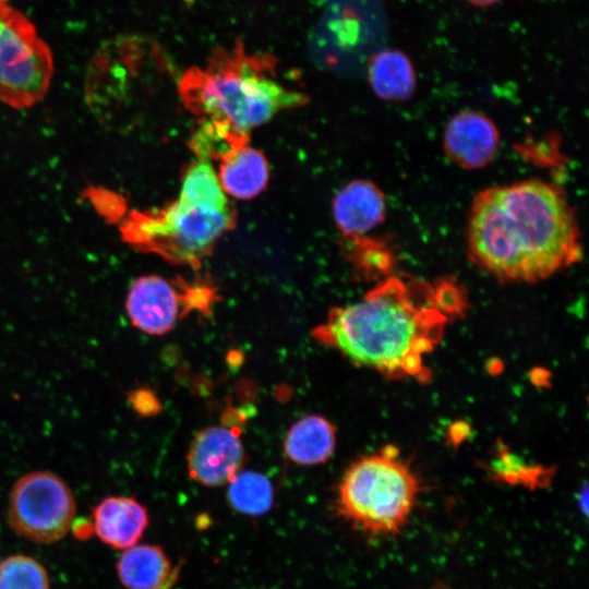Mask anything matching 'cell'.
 I'll use <instances>...</instances> for the list:
<instances>
[{"label":"cell","instance_id":"cell-1","mask_svg":"<svg viewBox=\"0 0 589 589\" xmlns=\"http://www.w3.org/2000/svg\"><path fill=\"white\" fill-rule=\"evenodd\" d=\"M470 260L501 281L536 283L579 261V229L554 185L524 180L474 197L467 229Z\"/></svg>","mask_w":589,"mask_h":589},{"label":"cell","instance_id":"cell-2","mask_svg":"<svg viewBox=\"0 0 589 589\" xmlns=\"http://www.w3.org/2000/svg\"><path fill=\"white\" fill-rule=\"evenodd\" d=\"M449 320L435 284L388 276L362 300L330 310L313 336L387 378L424 382L430 378L425 359Z\"/></svg>","mask_w":589,"mask_h":589},{"label":"cell","instance_id":"cell-3","mask_svg":"<svg viewBox=\"0 0 589 589\" xmlns=\"http://www.w3.org/2000/svg\"><path fill=\"white\" fill-rule=\"evenodd\" d=\"M179 94L193 113L225 120L245 134L308 100L283 82L274 57L248 52L241 41L215 49L204 67L190 68L180 80Z\"/></svg>","mask_w":589,"mask_h":589},{"label":"cell","instance_id":"cell-4","mask_svg":"<svg viewBox=\"0 0 589 589\" xmlns=\"http://www.w3.org/2000/svg\"><path fill=\"white\" fill-rule=\"evenodd\" d=\"M421 482L399 450L387 445L356 460L337 486L336 514L370 538L396 537L408 524Z\"/></svg>","mask_w":589,"mask_h":589},{"label":"cell","instance_id":"cell-5","mask_svg":"<svg viewBox=\"0 0 589 589\" xmlns=\"http://www.w3.org/2000/svg\"><path fill=\"white\" fill-rule=\"evenodd\" d=\"M119 220L121 237L132 248L197 268L216 241L233 228L236 213L177 200L160 209L131 211Z\"/></svg>","mask_w":589,"mask_h":589},{"label":"cell","instance_id":"cell-6","mask_svg":"<svg viewBox=\"0 0 589 589\" xmlns=\"http://www.w3.org/2000/svg\"><path fill=\"white\" fill-rule=\"evenodd\" d=\"M52 74V55L33 23L0 0V103L33 106L46 95Z\"/></svg>","mask_w":589,"mask_h":589},{"label":"cell","instance_id":"cell-7","mask_svg":"<svg viewBox=\"0 0 589 589\" xmlns=\"http://www.w3.org/2000/svg\"><path fill=\"white\" fill-rule=\"evenodd\" d=\"M76 504L69 485L49 471L21 477L9 496L8 521L21 537L49 544L71 529Z\"/></svg>","mask_w":589,"mask_h":589},{"label":"cell","instance_id":"cell-8","mask_svg":"<svg viewBox=\"0 0 589 589\" xmlns=\"http://www.w3.org/2000/svg\"><path fill=\"white\" fill-rule=\"evenodd\" d=\"M214 300L215 290L208 284L146 275L131 285L125 310L133 326L140 330L148 335H164L187 314L209 311Z\"/></svg>","mask_w":589,"mask_h":589},{"label":"cell","instance_id":"cell-9","mask_svg":"<svg viewBox=\"0 0 589 589\" xmlns=\"http://www.w3.org/2000/svg\"><path fill=\"white\" fill-rule=\"evenodd\" d=\"M243 460L240 430L215 425L200 431L188 453L190 477L205 486L229 483L239 472Z\"/></svg>","mask_w":589,"mask_h":589},{"label":"cell","instance_id":"cell-10","mask_svg":"<svg viewBox=\"0 0 589 589\" xmlns=\"http://www.w3.org/2000/svg\"><path fill=\"white\" fill-rule=\"evenodd\" d=\"M498 146V132L484 115L464 110L454 116L444 133L449 158L462 168L478 169L489 164Z\"/></svg>","mask_w":589,"mask_h":589},{"label":"cell","instance_id":"cell-11","mask_svg":"<svg viewBox=\"0 0 589 589\" xmlns=\"http://www.w3.org/2000/svg\"><path fill=\"white\" fill-rule=\"evenodd\" d=\"M149 524L146 507L131 496H108L93 509V525L97 537L115 549L135 545Z\"/></svg>","mask_w":589,"mask_h":589},{"label":"cell","instance_id":"cell-12","mask_svg":"<svg viewBox=\"0 0 589 589\" xmlns=\"http://www.w3.org/2000/svg\"><path fill=\"white\" fill-rule=\"evenodd\" d=\"M333 214L337 227L350 237H359L375 228L385 216V199L371 181L354 180L335 196Z\"/></svg>","mask_w":589,"mask_h":589},{"label":"cell","instance_id":"cell-13","mask_svg":"<svg viewBox=\"0 0 589 589\" xmlns=\"http://www.w3.org/2000/svg\"><path fill=\"white\" fill-rule=\"evenodd\" d=\"M180 567H172L160 546L135 544L120 555L117 574L127 589H160Z\"/></svg>","mask_w":589,"mask_h":589},{"label":"cell","instance_id":"cell-14","mask_svg":"<svg viewBox=\"0 0 589 589\" xmlns=\"http://www.w3.org/2000/svg\"><path fill=\"white\" fill-rule=\"evenodd\" d=\"M336 431L324 417L306 416L297 421L285 440V453L296 464L314 466L325 462L334 453Z\"/></svg>","mask_w":589,"mask_h":589},{"label":"cell","instance_id":"cell-15","mask_svg":"<svg viewBox=\"0 0 589 589\" xmlns=\"http://www.w3.org/2000/svg\"><path fill=\"white\" fill-rule=\"evenodd\" d=\"M217 177L225 193L249 200L265 189L268 165L260 151L244 146L220 161Z\"/></svg>","mask_w":589,"mask_h":589},{"label":"cell","instance_id":"cell-16","mask_svg":"<svg viewBox=\"0 0 589 589\" xmlns=\"http://www.w3.org/2000/svg\"><path fill=\"white\" fill-rule=\"evenodd\" d=\"M368 75L372 89L384 100H406L416 87V73L411 61L396 49H385L374 55Z\"/></svg>","mask_w":589,"mask_h":589},{"label":"cell","instance_id":"cell-17","mask_svg":"<svg viewBox=\"0 0 589 589\" xmlns=\"http://www.w3.org/2000/svg\"><path fill=\"white\" fill-rule=\"evenodd\" d=\"M249 134H245L229 122L205 118L190 140V147L197 160H218L228 158L240 148L247 146Z\"/></svg>","mask_w":589,"mask_h":589},{"label":"cell","instance_id":"cell-18","mask_svg":"<svg viewBox=\"0 0 589 589\" xmlns=\"http://www.w3.org/2000/svg\"><path fill=\"white\" fill-rule=\"evenodd\" d=\"M178 200L192 206L215 211L233 208L212 164L205 160H197L187 170Z\"/></svg>","mask_w":589,"mask_h":589},{"label":"cell","instance_id":"cell-19","mask_svg":"<svg viewBox=\"0 0 589 589\" xmlns=\"http://www.w3.org/2000/svg\"><path fill=\"white\" fill-rule=\"evenodd\" d=\"M228 498L231 506L240 513L262 515L271 508L274 491L263 474L243 471L238 472L229 482Z\"/></svg>","mask_w":589,"mask_h":589},{"label":"cell","instance_id":"cell-20","mask_svg":"<svg viewBox=\"0 0 589 589\" xmlns=\"http://www.w3.org/2000/svg\"><path fill=\"white\" fill-rule=\"evenodd\" d=\"M486 469L495 480L524 485L528 489L545 486L551 482L554 470L543 466L527 465L519 457L504 448L498 449L497 456L491 460Z\"/></svg>","mask_w":589,"mask_h":589},{"label":"cell","instance_id":"cell-21","mask_svg":"<svg viewBox=\"0 0 589 589\" xmlns=\"http://www.w3.org/2000/svg\"><path fill=\"white\" fill-rule=\"evenodd\" d=\"M0 589H49V577L35 558L10 555L0 562Z\"/></svg>","mask_w":589,"mask_h":589},{"label":"cell","instance_id":"cell-22","mask_svg":"<svg viewBox=\"0 0 589 589\" xmlns=\"http://www.w3.org/2000/svg\"><path fill=\"white\" fill-rule=\"evenodd\" d=\"M129 400L136 412L142 416H152L159 411L160 404L154 393L148 388H137L129 394Z\"/></svg>","mask_w":589,"mask_h":589},{"label":"cell","instance_id":"cell-23","mask_svg":"<svg viewBox=\"0 0 589 589\" xmlns=\"http://www.w3.org/2000/svg\"><path fill=\"white\" fill-rule=\"evenodd\" d=\"M468 1L474 5L488 7V5H492L498 2L500 0H468Z\"/></svg>","mask_w":589,"mask_h":589},{"label":"cell","instance_id":"cell-24","mask_svg":"<svg viewBox=\"0 0 589 589\" xmlns=\"http://www.w3.org/2000/svg\"><path fill=\"white\" fill-rule=\"evenodd\" d=\"M429 589H450V588L443 585V584H437V585H434L433 587H431Z\"/></svg>","mask_w":589,"mask_h":589}]
</instances>
